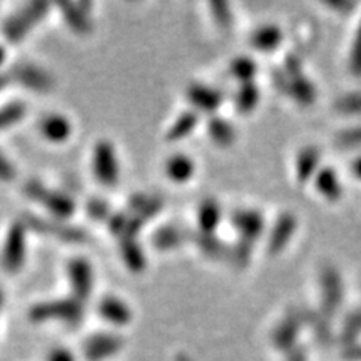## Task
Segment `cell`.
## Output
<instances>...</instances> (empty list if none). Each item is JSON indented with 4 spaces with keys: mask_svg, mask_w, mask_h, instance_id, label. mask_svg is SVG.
Wrapping results in <instances>:
<instances>
[{
    "mask_svg": "<svg viewBox=\"0 0 361 361\" xmlns=\"http://www.w3.org/2000/svg\"><path fill=\"white\" fill-rule=\"evenodd\" d=\"M94 175L101 184L113 187L119 179V164L113 145L107 140H101L95 145L92 154Z\"/></svg>",
    "mask_w": 361,
    "mask_h": 361,
    "instance_id": "52a82bcc",
    "label": "cell"
},
{
    "mask_svg": "<svg viewBox=\"0 0 361 361\" xmlns=\"http://www.w3.org/2000/svg\"><path fill=\"white\" fill-rule=\"evenodd\" d=\"M26 115V106L23 103H9L0 109V130L16 126Z\"/></svg>",
    "mask_w": 361,
    "mask_h": 361,
    "instance_id": "d590c367",
    "label": "cell"
},
{
    "mask_svg": "<svg viewBox=\"0 0 361 361\" xmlns=\"http://www.w3.org/2000/svg\"><path fill=\"white\" fill-rule=\"evenodd\" d=\"M349 70H351V73L355 77L361 78V20L355 30L354 41L351 45V54H349Z\"/></svg>",
    "mask_w": 361,
    "mask_h": 361,
    "instance_id": "f35d334b",
    "label": "cell"
},
{
    "mask_svg": "<svg viewBox=\"0 0 361 361\" xmlns=\"http://www.w3.org/2000/svg\"><path fill=\"white\" fill-rule=\"evenodd\" d=\"M187 240L188 235L176 228V226H161L151 236L152 245L161 252L173 250V248L183 245Z\"/></svg>",
    "mask_w": 361,
    "mask_h": 361,
    "instance_id": "cb8c5ba5",
    "label": "cell"
},
{
    "mask_svg": "<svg viewBox=\"0 0 361 361\" xmlns=\"http://www.w3.org/2000/svg\"><path fill=\"white\" fill-rule=\"evenodd\" d=\"M4 58H5V53H4V50H2V49H0V63H2Z\"/></svg>",
    "mask_w": 361,
    "mask_h": 361,
    "instance_id": "681fc988",
    "label": "cell"
},
{
    "mask_svg": "<svg viewBox=\"0 0 361 361\" xmlns=\"http://www.w3.org/2000/svg\"><path fill=\"white\" fill-rule=\"evenodd\" d=\"M26 232L25 223H14L6 235L4 245L2 265L9 273H17L26 261Z\"/></svg>",
    "mask_w": 361,
    "mask_h": 361,
    "instance_id": "ba28073f",
    "label": "cell"
},
{
    "mask_svg": "<svg viewBox=\"0 0 361 361\" xmlns=\"http://www.w3.org/2000/svg\"><path fill=\"white\" fill-rule=\"evenodd\" d=\"M283 42V32L279 26L265 25L257 27L250 35V45L259 51H274Z\"/></svg>",
    "mask_w": 361,
    "mask_h": 361,
    "instance_id": "603a6c76",
    "label": "cell"
},
{
    "mask_svg": "<svg viewBox=\"0 0 361 361\" xmlns=\"http://www.w3.org/2000/svg\"><path fill=\"white\" fill-rule=\"evenodd\" d=\"M321 171V151L316 146H306L295 158V178L300 184L314 179Z\"/></svg>",
    "mask_w": 361,
    "mask_h": 361,
    "instance_id": "e0dca14e",
    "label": "cell"
},
{
    "mask_svg": "<svg viewBox=\"0 0 361 361\" xmlns=\"http://www.w3.org/2000/svg\"><path fill=\"white\" fill-rule=\"evenodd\" d=\"M231 223L241 235V240L255 243L265 231V219L256 209H236L232 212Z\"/></svg>",
    "mask_w": 361,
    "mask_h": 361,
    "instance_id": "4fadbf2b",
    "label": "cell"
},
{
    "mask_svg": "<svg viewBox=\"0 0 361 361\" xmlns=\"http://www.w3.org/2000/svg\"><path fill=\"white\" fill-rule=\"evenodd\" d=\"M47 361H77L75 355L66 348H54L49 353Z\"/></svg>",
    "mask_w": 361,
    "mask_h": 361,
    "instance_id": "7bdbcfd3",
    "label": "cell"
},
{
    "mask_svg": "<svg viewBox=\"0 0 361 361\" xmlns=\"http://www.w3.org/2000/svg\"><path fill=\"white\" fill-rule=\"evenodd\" d=\"M11 77L18 85L33 90V92H49L54 86L53 77L47 71H44L42 68L32 63L17 65L11 71Z\"/></svg>",
    "mask_w": 361,
    "mask_h": 361,
    "instance_id": "30bf717a",
    "label": "cell"
},
{
    "mask_svg": "<svg viewBox=\"0 0 361 361\" xmlns=\"http://www.w3.org/2000/svg\"><path fill=\"white\" fill-rule=\"evenodd\" d=\"M334 110L345 116L361 115V92H349L334 101Z\"/></svg>",
    "mask_w": 361,
    "mask_h": 361,
    "instance_id": "e575fe53",
    "label": "cell"
},
{
    "mask_svg": "<svg viewBox=\"0 0 361 361\" xmlns=\"http://www.w3.org/2000/svg\"><path fill=\"white\" fill-rule=\"evenodd\" d=\"M8 85V77L6 75H0V90H2Z\"/></svg>",
    "mask_w": 361,
    "mask_h": 361,
    "instance_id": "7dc6e473",
    "label": "cell"
},
{
    "mask_svg": "<svg viewBox=\"0 0 361 361\" xmlns=\"http://www.w3.org/2000/svg\"><path fill=\"white\" fill-rule=\"evenodd\" d=\"M229 73L236 80L244 83H252L257 74V63L248 56H238L229 65Z\"/></svg>",
    "mask_w": 361,
    "mask_h": 361,
    "instance_id": "d6a6232c",
    "label": "cell"
},
{
    "mask_svg": "<svg viewBox=\"0 0 361 361\" xmlns=\"http://www.w3.org/2000/svg\"><path fill=\"white\" fill-rule=\"evenodd\" d=\"M319 293L321 309L325 316H334L343 306L345 286L338 271L333 265H325L319 274Z\"/></svg>",
    "mask_w": 361,
    "mask_h": 361,
    "instance_id": "277c9868",
    "label": "cell"
},
{
    "mask_svg": "<svg viewBox=\"0 0 361 361\" xmlns=\"http://www.w3.org/2000/svg\"><path fill=\"white\" fill-rule=\"evenodd\" d=\"M223 212L219 202L214 199H207L200 203L197 209V224L200 232L214 233L221 223Z\"/></svg>",
    "mask_w": 361,
    "mask_h": 361,
    "instance_id": "d4e9b609",
    "label": "cell"
},
{
    "mask_svg": "<svg viewBox=\"0 0 361 361\" xmlns=\"http://www.w3.org/2000/svg\"><path fill=\"white\" fill-rule=\"evenodd\" d=\"M297 231V217L292 212H283L279 219L274 221L273 228L268 235L267 248L271 256H276L281 253L290 243L292 236L295 235Z\"/></svg>",
    "mask_w": 361,
    "mask_h": 361,
    "instance_id": "7c38bea8",
    "label": "cell"
},
{
    "mask_svg": "<svg viewBox=\"0 0 361 361\" xmlns=\"http://www.w3.org/2000/svg\"><path fill=\"white\" fill-rule=\"evenodd\" d=\"M68 279H70L74 298L83 302L90 297L94 289V273L86 259L77 257L68 264Z\"/></svg>",
    "mask_w": 361,
    "mask_h": 361,
    "instance_id": "8fae6325",
    "label": "cell"
},
{
    "mask_svg": "<svg viewBox=\"0 0 361 361\" xmlns=\"http://www.w3.org/2000/svg\"><path fill=\"white\" fill-rule=\"evenodd\" d=\"M39 128L44 137H47L51 142H62L68 139L73 130L70 121L61 115L45 116L39 123Z\"/></svg>",
    "mask_w": 361,
    "mask_h": 361,
    "instance_id": "83f0119b",
    "label": "cell"
},
{
    "mask_svg": "<svg viewBox=\"0 0 361 361\" xmlns=\"http://www.w3.org/2000/svg\"><path fill=\"white\" fill-rule=\"evenodd\" d=\"M92 4H71V2H62L59 5L62 16L66 21V25L70 26L78 35H87L92 32V20L89 17V8Z\"/></svg>",
    "mask_w": 361,
    "mask_h": 361,
    "instance_id": "9a60e30c",
    "label": "cell"
},
{
    "mask_svg": "<svg viewBox=\"0 0 361 361\" xmlns=\"http://www.w3.org/2000/svg\"><path fill=\"white\" fill-rule=\"evenodd\" d=\"M306 326V319H304V310H290L283 318H281L277 325L271 331V343L276 351L281 354H289L293 349H297L298 337Z\"/></svg>",
    "mask_w": 361,
    "mask_h": 361,
    "instance_id": "3957f363",
    "label": "cell"
},
{
    "mask_svg": "<svg viewBox=\"0 0 361 361\" xmlns=\"http://www.w3.org/2000/svg\"><path fill=\"white\" fill-rule=\"evenodd\" d=\"M197 126H199V113L195 110L184 111L183 115H179L172 122V126L169 127L166 133V139L169 142L184 140L197 128Z\"/></svg>",
    "mask_w": 361,
    "mask_h": 361,
    "instance_id": "484cf974",
    "label": "cell"
},
{
    "mask_svg": "<svg viewBox=\"0 0 361 361\" xmlns=\"http://www.w3.org/2000/svg\"><path fill=\"white\" fill-rule=\"evenodd\" d=\"M23 223L26 224L27 229L33 232L54 236V238H58L68 244H83L86 243V238H87L86 232L82 228H78V226L66 224V223L54 221V220H45L38 216H30V214L26 216Z\"/></svg>",
    "mask_w": 361,
    "mask_h": 361,
    "instance_id": "8992f818",
    "label": "cell"
},
{
    "mask_svg": "<svg viewBox=\"0 0 361 361\" xmlns=\"http://www.w3.org/2000/svg\"><path fill=\"white\" fill-rule=\"evenodd\" d=\"M2 306H4V293L0 290V309H2Z\"/></svg>",
    "mask_w": 361,
    "mask_h": 361,
    "instance_id": "c3c4849f",
    "label": "cell"
},
{
    "mask_svg": "<svg viewBox=\"0 0 361 361\" xmlns=\"http://www.w3.org/2000/svg\"><path fill=\"white\" fill-rule=\"evenodd\" d=\"M16 178V169L8 158L0 152V179L2 180H11Z\"/></svg>",
    "mask_w": 361,
    "mask_h": 361,
    "instance_id": "b9f144b4",
    "label": "cell"
},
{
    "mask_svg": "<svg viewBox=\"0 0 361 361\" xmlns=\"http://www.w3.org/2000/svg\"><path fill=\"white\" fill-rule=\"evenodd\" d=\"M164 172L167 178L176 184H184L195 176L196 164L185 154H173L166 160Z\"/></svg>",
    "mask_w": 361,
    "mask_h": 361,
    "instance_id": "d6986e66",
    "label": "cell"
},
{
    "mask_svg": "<svg viewBox=\"0 0 361 361\" xmlns=\"http://www.w3.org/2000/svg\"><path fill=\"white\" fill-rule=\"evenodd\" d=\"M121 256L134 273H140L146 268V256L137 240H121Z\"/></svg>",
    "mask_w": 361,
    "mask_h": 361,
    "instance_id": "4dcf8cb0",
    "label": "cell"
},
{
    "mask_svg": "<svg viewBox=\"0 0 361 361\" xmlns=\"http://www.w3.org/2000/svg\"><path fill=\"white\" fill-rule=\"evenodd\" d=\"M122 336L116 333H95L83 343V357L86 361H106L122 351Z\"/></svg>",
    "mask_w": 361,
    "mask_h": 361,
    "instance_id": "9c48e42d",
    "label": "cell"
},
{
    "mask_svg": "<svg viewBox=\"0 0 361 361\" xmlns=\"http://www.w3.org/2000/svg\"><path fill=\"white\" fill-rule=\"evenodd\" d=\"M361 336V307L349 313L343 324L342 329L338 331V341L343 345V348L358 343V338Z\"/></svg>",
    "mask_w": 361,
    "mask_h": 361,
    "instance_id": "1f68e13d",
    "label": "cell"
},
{
    "mask_svg": "<svg viewBox=\"0 0 361 361\" xmlns=\"http://www.w3.org/2000/svg\"><path fill=\"white\" fill-rule=\"evenodd\" d=\"M336 143L345 149L361 148V123L338 131L336 135Z\"/></svg>",
    "mask_w": 361,
    "mask_h": 361,
    "instance_id": "74e56055",
    "label": "cell"
},
{
    "mask_svg": "<svg viewBox=\"0 0 361 361\" xmlns=\"http://www.w3.org/2000/svg\"><path fill=\"white\" fill-rule=\"evenodd\" d=\"M313 183L318 193L330 202L338 200L343 195L341 178H338L337 172L331 167H321V171L316 173Z\"/></svg>",
    "mask_w": 361,
    "mask_h": 361,
    "instance_id": "ffe728a7",
    "label": "cell"
},
{
    "mask_svg": "<svg viewBox=\"0 0 361 361\" xmlns=\"http://www.w3.org/2000/svg\"><path fill=\"white\" fill-rule=\"evenodd\" d=\"M285 357H286L285 361H309L306 351H304V348H301V346H298L297 349H293L292 353L286 354Z\"/></svg>",
    "mask_w": 361,
    "mask_h": 361,
    "instance_id": "f6af8a7d",
    "label": "cell"
},
{
    "mask_svg": "<svg viewBox=\"0 0 361 361\" xmlns=\"http://www.w3.org/2000/svg\"><path fill=\"white\" fill-rule=\"evenodd\" d=\"M29 318L33 322L58 321L70 326H77L85 318V307L83 302L77 298L54 300L33 306L29 312Z\"/></svg>",
    "mask_w": 361,
    "mask_h": 361,
    "instance_id": "6da1fadb",
    "label": "cell"
},
{
    "mask_svg": "<svg viewBox=\"0 0 361 361\" xmlns=\"http://www.w3.org/2000/svg\"><path fill=\"white\" fill-rule=\"evenodd\" d=\"M330 9L336 11L338 14H343V16H349L354 13V9L357 6V4L354 2H348V0H333V2H326L325 4Z\"/></svg>",
    "mask_w": 361,
    "mask_h": 361,
    "instance_id": "60d3db41",
    "label": "cell"
},
{
    "mask_svg": "<svg viewBox=\"0 0 361 361\" xmlns=\"http://www.w3.org/2000/svg\"><path fill=\"white\" fill-rule=\"evenodd\" d=\"M208 134L211 140L219 146H232L236 140L233 123L221 116H211L208 121Z\"/></svg>",
    "mask_w": 361,
    "mask_h": 361,
    "instance_id": "4316f807",
    "label": "cell"
},
{
    "mask_svg": "<svg viewBox=\"0 0 361 361\" xmlns=\"http://www.w3.org/2000/svg\"><path fill=\"white\" fill-rule=\"evenodd\" d=\"M25 191L32 200L42 203V205L56 217L66 219L75 212V203L70 196L47 188L44 184H41L39 180H29L25 185Z\"/></svg>",
    "mask_w": 361,
    "mask_h": 361,
    "instance_id": "5b68a950",
    "label": "cell"
},
{
    "mask_svg": "<svg viewBox=\"0 0 361 361\" xmlns=\"http://www.w3.org/2000/svg\"><path fill=\"white\" fill-rule=\"evenodd\" d=\"M259 99H261V90H259L256 83H244L236 90L233 104L236 111L241 113V115H248V113H252L256 109Z\"/></svg>",
    "mask_w": 361,
    "mask_h": 361,
    "instance_id": "f1b7e54d",
    "label": "cell"
},
{
    "mask_svg": "<svg viewBox=\"0 0 361 361\" xmlns=\"http://www.w3.org/2000/svg\"><path fill=\"white\" fill-rule=\"evenodd\" d=\"M188 240H193L195 245L199 248V252L208 259H212V261H226V257H228L229 247L221 240H219L214 233L196 231L188 235Z\"/></svg>",
    "mask_w": 361,
    "mask_h": 361,
    "instance_id": "ac0fdd59",
    "label": "cell"
},
{
    "mask_svg": "<svg viewBox=\"0 0 361 361\" xmlns=\"http://www.w3.org/2000/svg\"><path fill=\"white\" fill-rule=\"evenodd\" d=\"M304 319H306V326L313 330L316 341L321 343L333 341V329L329 316H325L322 312L304 310Z\"/></svg>",
    "mask_w": 361,
    "mask_h": 361,
    "instance_id": "f546056e",
    "label": "cell"
},
{
    "mask_svg": "<svg viewBox=\"0 0 361 361\" xmlns=\"http://www.w3.org/2000/svg\"><path fill=\"white\" fill-rule=\"evenodd\" d=\"M226 261L231 262L232 267L243 269L252 261V243L240 240L228 248V257Z\"/></svg>",
    "mask_w": 361,
    "mask_h": 361,
    "instance_id": "836d02e7",
    "label": "cell"
},
{
    "mask_svg": "<svg viewBox=\"0 0 361 361\" xmlns=\"http://www.w3.org/2000/svg\"><path fill=\"white\" fill-rule=\"evenodd\" d=\"M185 95L191 106H193L197 111H205V113L217 111L224 99V95L219 89L207 86V85H200V83L190 85L187 87Z\"/></svg>",
    "mask_w": 361,
    "mask_h": 361,
    "instance_id": "5bb4252c",
    "label": "cell"
},
{
    "mask_svg": "<svg viewBox=\"0 0 361 361\" xmlns=\"http://www.w3.org/2000/svg\"><path fill=\"white\" fill-rule=\"evenodd\" d=\"M211 16L216 21V25L224 30L233 27V13L231 6L226 2H212L209 4Z\"/></svg>",
    "mask_w": 361,
    "mask_h": 361,
    "instance_id": "8d00e7d4",
    "label": "cell"
},
{
    "mask_svg": "<svg viewBox=\"0 0 361 361\" xmlns=\"http://www.w3.org/2000/svg\"><path fill=\"white\" fill-rule=\"evenodd\" d=\"M87 214L92 220H109L111 217L109 203L103 199H92L87 203Z\"/></svg>",
    "mask_w": 361,
    "mask_h": 361,
    "instance_id": "ab89813d",
    "label": "cell"
},
{
    "mask_svg": "<svg viewBox=\"0 0 361 361\" xmlns=\"http://www.w3.org/2000/svg\"><path fill=\"white\" fill-rule=\"evenodd\" d=\"M286 95H289L292 99H295L301 106H310L316 101V95H318V92H316V87L310 78L304 73H301L295 75H288Z\"/></svg>",
    "mask_w": 361,
    "mask_h": 361,
    "instance_id": "44dd1931",
    "label": "cell"
},
{
    "mask_svg": "<svg viewBox=\"0 0 361 361\" xmlns=\"http://www.w3.org/2000/svg\"><path fill=\"white\" fill-rule=\"evenodd\" d=\"M49 5L45 2H30L11 16L4 26V33L9 42H20L45 17Z\"/></svg>",
    "mask_w": 361,
    "mask_h": 361,
    "instance_id": "7a4b0ae2",
    "label": "cell"
},
{
    "mask_svg": "<svg viewBox=\"0 0 361 361\" xmlns=\"http://www.w3.org/2000/svg\"><path fill=\"white\" fill-rule=\"evenodd\" d=\"M98 313L104 321L116 326H123L133 321V312L128 304L113 295L101 298L98 304Z\"/></svg>",
    "mask_w": 361,
    "mask_h": 361,
    "instance_id": "2e32d148",
    "label": "cell"
},
{
    "mask_svg": "<svg viewBox=\"0 0 361 361\" xmlns=\"http://www.w3.org/2000/svg\"><path fill=\"white\" fill-rule=\"evenodd\" d=\"M343 358L348 361H361V343H354L343 348Z\"/></svg>",
    "mask_w": 361,
    "mask_h": 361,
    "instance_id": "ee69618b",
    "label": "cell"
},
{
    "mask_svg": "<svg viewBox=\"0 0 361 361\" xmlns=\"http://www.w3.org/2000/svg\"><path fill=\"white\" fill-rule=\"evenodd\" d=\"M163 207H164V200L161 197L148 196V195H135L128 202V212L140 219L146 224L161 212Z\"/></svg>",
    "mask_w": 361,
    "mask_h": 361,
    "instance_id": "7402d4cb",
    "label": "cell"
},
{
    "mask_svg": "<svg viewBox=\"0 0 361 361\" xmlns=\"http://www.w3.org/2000/svg\"><path fill=\"white\" fill-rule=\"evenodd\" d=\"M353 173H354V176L358 179V180H361V155L360 157H357L355 160L353 161Z\"/></svg>",
    "mask_w": 361,
    "mask_h": 361,
    "instance_id": "bcb514c9",
    "label": "cell"
}]
</instances>
